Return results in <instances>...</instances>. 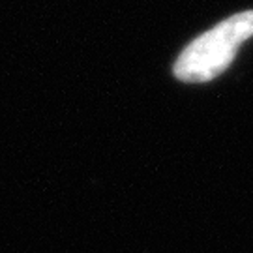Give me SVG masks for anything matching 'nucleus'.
Masks as SVG:
<instances>
[{
	"label": "nucleus",
	"mask_w": 253,
	"mask_h": 253,
	"mask_svg": "<svg viewBox=\"0 0 253 253\" xmlns=\"http://www.w3.org/2000/svg\"><path fill=\"white\" fill-rule=\"evenodd\" d=\"M253 36V9L236 13L195 38L174 62V75L184 83L212 81L235 60L238 47Z\"/></svg>",
	"instance_id": "1"
}]
</instances>
